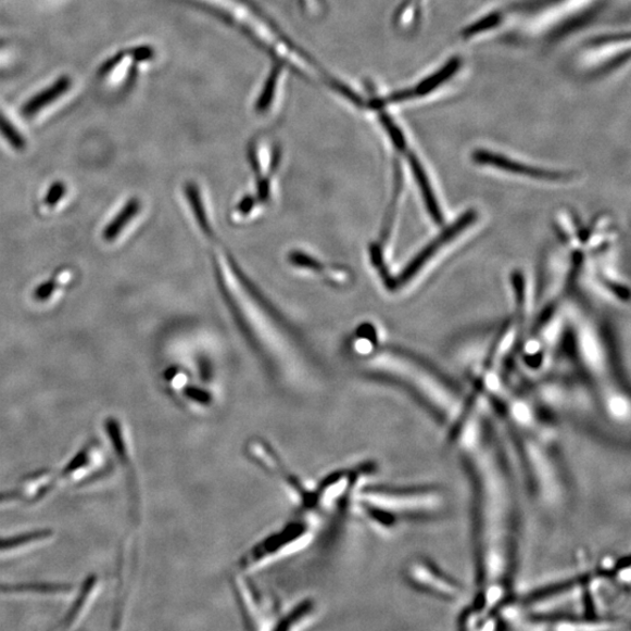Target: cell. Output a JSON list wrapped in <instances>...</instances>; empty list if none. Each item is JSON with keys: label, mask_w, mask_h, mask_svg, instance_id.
Segmentation results:
<instances>
[{"label": "cell", "mask_w": 631, "mask_h": 631, "mask_svg": "<svg viewBox=\"0 0 631 631\" xmlns=\"http://www.w3.org/2000/svg\"><path fill=\"white\" fill-rule=\"evenodd\" d=\"M406 161L408 163L414 179L417 180L418 187L425 200V205L427 207L430 217H432L434 223L442 224L443 215L438 204L437 197L434 195L432 185H430V181L428 179V176L426 174L425 167L420 159L418 157L417 153H415L414 150H412L408 153Z\"/></svg>", "instance_id": "5bb4252c"}, {"label": "cell", "mask_w": 631, "mask_h": 631, "mask_svg": "<svg viewBox=\"0 0 631 631\" xmlns=\"http://www.w3.org/2000/svg\"><path fill=\"white\" fill-rule=\"evenodd\" d=\"M72 87V79L61 78L48 90L41 91L35 99L28 101L24 106L26 116H35L46 110V108L63 98Z\"/></svg>", "instance_id": "2e32d148"}, {"label": "cell", "mask_w": 631, "mask_h": 631, "mask_svg": "<svg viewBox=\"0 0 631 631\" xmlns=\"http://www.w3.org/2000/svg\"><path fill=\"white\" fill-rule=\"evenodd\" d=\"M472 477L476 506L480 592L470 610L480 618L494 615L512 582L516 552V507L510 472L495 441L465 456Z\"/></svg>", "instance_id": "6da1fadb"}, {"label": "cell", "mask_w": 631, "mask_h": 631, "mask_svg": "<svg viewBox=\"0 0 631 631\" xmlns=\"http://www.w3.org/2000/svg\"><path fill=\"white\" fill-rule=\"evenodd\" d=\"M363 514L389 528L407 519L432 517L444 509L445 496L434 487H365L358 489Z\"/></svg>", "instance_id": "3957f363"}, {"label": "cell", "mask_w": 631, "mask_h": 631, "mask_svg": "<svg viewBox=\"0 0 631 631\" xmlns=\"http://www.w3.org/2000/svg\"><path fill=\"white\" fill-rule=\"evenodd\" d=\"M315 517L301 514V517L290 520L279 530L256 542L238 560L237 575H248L267 563L287 556L304 547L315 533Z\"/></svg>", "instance_id": "5b68a950"}, {"label": "cell", "mask_w": 631, "mask_h": 631, "mask_svg": "<svg viewBox=\"0 0 631 631\" xmlns=\"http://www.w3.org/2000/svg\"><path fill=\"white\" fill-rule=\"evenodd\" d=\"M58 287L55 280H49L41 283L34 292L35 300L38 302H45L52 298L53 292Z\"/></svg>", "instance_id": "7402d4cb"}, {"label": "cell", "mask_w": 631, "mask_h": 631, "mask_svg": "<svg viewBox=\"0 0 631 631\" xmlns=\"http://www.w3.org/2000/svg\"><path fill=\"white\" fill-rule=\"evenodd\" d=\"M465 70V56L454 54L417 83L402 89L381 92V99L396 111L405 105L436 100L454 85Z\"/></svg>", "instance_id": "8992f818"}, {"label": "cell", "mask_w": 631, "mask_h": 631, "mask_svg": "<svg viewBox=\"0 0 631 631\" xmlns=\"http://www.w3.org/2000/svg\"><path fill=\"white\" fill-rule=\"evenodd\" d=\"M140 199L131 198L127 204L121 209L113 220L108 224L102 234V238L106 242H114L141 211Z\"/></svg>", "instance_id": "e0dca14e"}, {"label": "cell", "mask_w": 631, "mask_h": 631, "mask_svg": "<svg viewBox=\"0 0 631 631\" xmlns=\"http://www.w3.org/2000/svg\"><path fill=\"white\" fill-rule=\"evenodd\" d=\"M316 611V606L311 600H304L303 603L292 608L283 618L275 623L273 629L289 630L303 626L313 617Z\"/></svg>", "instance_id": "ac0fdd59"}, {"label": "cell", "mask_w": 631, "mask_h": 631, "mask_svg": "<svg viewBox=\"0 0 631 631\" xmlns=\"http://www.w3.org/2000/svg\"><path fill=\"white\" fill-rule=\"evenodd\" d=\"M629 50L628 33L596 36L583 43L577 58L578 66L590 78H603L628 64Z\"/></svg>", "instance_id": "52a82bcc"}, {"label": "cell", "mask_w": 631, "mask_h": 631, "mask_svg": "<svg viewBox=\"0 0 631 631\" xmlns=\"http://www.w3.org/2000/svg\"><path fill=\"white\" fill-rule=\"evenodd\" d=\"M428 0H402L393 13V26L400 33L417 29L424 20Z\"/></svg>", "instance_id": "9a60e30c"}, {"label": "cell", "mask_w": 631, "mask_h": 631, "mask_svg": "<svg viewBox=\"0 0 631 631\" xmlns=\"http://www.w3.org/2000/svg\"><path fill=\"white\" fill-rule=\"evenodd\" d=\"M476 219L477 212L475 210H469L465 214H462L455 223L443 229L436 239L430 241L424 250L409 261L408 265L396 277L394 287L400 288L408 283L413 277L420 273L424 266L427 265L442 248H444V245H447L460 234H464L465 230L476 222Z\"/></svg>", "instance_id": "8fae6325"}, {"label": "cell", "mask_w": 631, "mask_h": 631, "mask_svg": "<svg viewBox=\"0 0 631 631\" xmlns=\"http://www.w3.org/2000/svg\"><path fill=\"white\" fill-rule=\"evenodd\" d=\"M153 51L149 46H140L129 51L116 55L110 63L101 70V80L110 86H119L126 83L132 70L140 63L150 60Z\"/></svg>", "instance_id": "4fadbf2b"}, {"label": "cell", "mask_w": 631, "mask_h": 631, "mask_svg": "<svg viewBox=\"0 0 631 631\" xmlns=\"http://www.w3.org/2000/svg\"><path fill=\"white\" fill-rule=\"evenodd\" d=\"M214 17L234 27L270 60L285 64L291 73L306 81H326L316 59L287 34L254 0H190Z\"/></svg>", "instance_id": "7a4b0ae2"}, {"label": "cell", "mask_w": 631, "mask_h": 631, "mask_svg": "<svg viewBox=\"0 0 631 631\" xmlns=\"http://www.w3.org/2000/svg\"><path fill=\"white\" fill-rule=\"evenodd\" d=\"M290 73L285 64L270 60V65L257 85L252 101V111L256 117L267 119L281 112Z\"/></svg>", "instance_id": "9c48e42d"}, {"label": "cell", "mask_w": 631, "mask_h": 631, "mask_svg": "<svg viewBox=\"0 0 631 631\" xmlns=\"http://www.w3.org/2000/svg\"><path fill=\"white\" fill-rule=\"evenodd\" d=\"M248 455L275 479L289 490L290 495L296 499L300 505V513L305 515H315L314 491L307 488L299 477L286 466L283 459L270 445L263 439H252L245 445Z\"/></svg>", "instance_id": "ba28073f"}, {"label": "cell", "mask_w": 631, "mask_h": 631, "mask_svg": "<svg viewBox=\"0 0 631 631\" xmlns=\"http://www.w3.org/2000/svg\"><path fill=\"white\" fill-rule=\"evenodd\" d=\"M0 135L14 149L23 151L26 148L25 137L15 128L7 115L0 111Z\"/></svg>", "instance_id": "d6986e66"}, {"label": "cell", "mask_w": 631, "mask_h": 631, "mask_svg": "<svg viewBox=\"0 0 631 631\" xmlns=\"http://www.w3.org/2000/svg\"><path fill=\"white\" fill-rule=\"evenodd\" d=\"M471 160L477 165L496 168V171L532 179L557 181L569 178L567 173L528 165L512 157H507L503 155V153L483 148L474 150L471 153Z\"/></svg>", "instance_id": "7c38bea8"}, {"label": "cell", "mask_w": 631, "mask_h": 631, "mask_svg": "<svg viewBox=\"0 0 631 631\" xmlns=\"http://www.w3.org/2000/svg\"><path fill=\"white\" fill-rule=\"evenodd\" d=\"M299 8L310 18H321L328 11V0H298Z\"/></svg>", "instance_id": "ffe728a7"}, {"label": "cell", "mask_w": 631, "mask_h": 631, "mask_svg": "<svg viewBox=\"0 0 631 631\" xmlns=\"http://www.w3.org/2000/svg\"><path fill=\"white\" fill-rule=\"evenodd\" d=\"M405 576L413 586L442 598L457 600L465 595L464 589L456 580L426 559L409 561Z\"/></svg>", "instance_id": "30bf717a"}, {"label": "cell", "mask_w": 631, "mask_h": 631, "mask_svg": "<svg viewBox=\"0 0 631 631\" xmlns=\"http://www.w3.org/2000/svg\"><path fill=\"white\" fill-rule=\"evenodd\" d=\"M66 192H67V187H66V184L64 181L58 180L54 184H52L48 193H46V197L43 200L46 206L54 207L55 205H58L60 200L65 197Z\"/></svg>", "instance_id": "44dd1931"}, {"label": "cell", "mask_w": 631, "mask_h": 631, "mask_svg": "<svg viewBox=\"0 0 631 631\" xmlns=\"http://www.w3.org/2000/svg\"><path fill=\"white\" fill-rule=\"evenodd\" d=\"M606 4L607 0H527L509 4L510 29L519 20L528 22L527 36H540L552 43L589 23Z\"/></svg>", "instance_id": "277c9868"}]
</instances>
